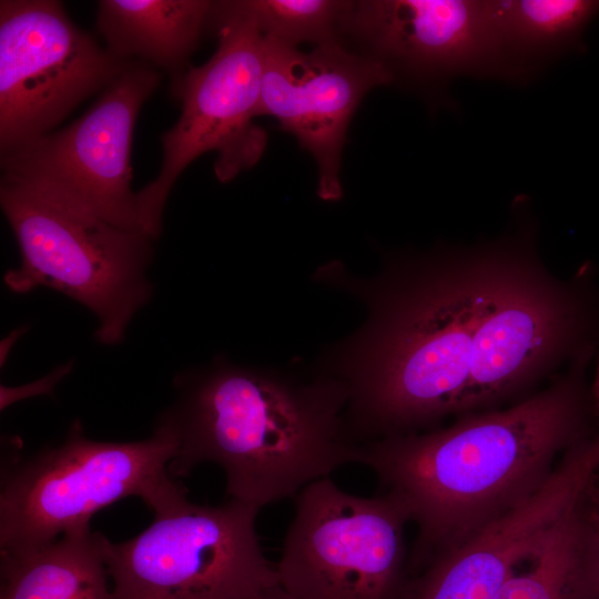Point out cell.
I'll return each instance as SVG.
<instances>
[{
  "instance_id": "obj_1",
  "label": "cell",
  "mask_w": 599,
  "mask_h": 599,
  "mask_svg": "<svg viewBox=\"0 0 599 599\" xmlns=\"http://www.w3.org/2000/svg\"><path fill=\"white\" fill-rule=\"evenodd\" d=\"M526 201L508 229L474 244L394 254L364 282L368 321L336 377L361 445L428 432L449 416L508 407L599 348V291L587 265L549 271Z\"/></svg>"
},
{
  "instance_id": "obj_2",
  "label": "cell",
  "mask_w": 599,
  "mask_h": 599,
  "mask_svg": "<svg viewBox=\"0 0 599 599\" xmlns=\"http://www.w3.org/2000/svg\"><path fill=\"white\" fill-rule=\"evenodd\" d=\"M596 353H582L547 387L508 407L363 445L362 464L376 475L379 493L399 500L417 527L412 579L524 504L567 451L599 433V404L587 379Z\"/></svg>"
},
{
  "instance_id": "obj_3",
  "label": "cell",
  "mask_w": 599,
  "mask_h": 599,
  "mask_svg": "<svg viewBox=\"0 0 599 599\" xmlns=\"http://www.w3.org/2000/svg\"><path fill=\"white\" fill-rule=\"evenodd\" d=\"M175 386V403L156 423L176 445L174 478L216 464L229 498L261 509L363 463L345 419L348 392L335 377L298 383L223 365L181 376Z\"/></svg>"
},
{
  "instance_id": "obj_4",
  "label": "cell",
  "mask_w": 599,
  "mask_h": 599,
  "mask_svg": "<svg viewBox=\"0 0 599 599\" xmlns=\"http://www.w3.org/2000/svg\"><path fill=\"white\" fill-rule=\"evenodd\" d=\"M175 450L159 426L143 440L99 441L73 424L59 446L2 469L0 551L31 549L89 527L98 510L125 497L141 498L154 517L182 508L186 491L169 471Z\"/></svg>"
},
{
  "instance_id": "obj_5",
  "label": "cell",
  "mask_w": 599,
  "mask_h": 599,
  "mask_svg": "<svg viewBox=\"0 0 599 599\" xmlns=\"http://www.w3.org/2000/svg\"><path fill=\"white\" fill-rule=\"evenodd\" d=\"M0 203L21 254L20 266L4 275L7 286L62 292L97 316L100 343H120L152 292L145 277L152 238L23 181L1 177Z\"/></svg>"
},
{
  "instance_id": "obj_6",
  "label": "cell",
  "mask_w": 599,
  "mask_h": 599,
  "mask_svg": "<svg viewBox=\"0 0 599 599\" xmlns=\"http://www.w3.org/2000/svg\"><path fill=\"white\" fill-rule=\"evenodd\" d=\"M211 23L219 45L203 65L175 77L172 92L181 115L162 136L163 161L152 182L136 193L142 232L152 240L162 227L167 195L179 175L201 154L214 151L216 177L227 182L263 155L267 135L258 116L264 35L237 1L214 3Z\"/></svg>"
},
{
  "instance_id": "obj_7",
  "label": "cell",
  "mask_w": 599,
  "mask_h": 599,
  "mask_svg": "<svg viewBox=\"0 0 599 599\" xmlns=\"http://www.w3.org/2000/svg\"><path fill=\"white\" fill-rule=\"evenodd\" d=\"M258 511L232 498L189 501L129 540L100 534L110 599H255L280 583L256 532Z\"/></svg>"
},
{
  "instance_id": "obj_8",
  "label": "cell",
  "mask_w": 599,
  "mask_h": 599,
  "mask_svg": "<svg viewBox=\"0 0 599 599\" xmlns=\"http://www.w3.org/2000/svg\"><path fill=\"white\" fill-rule=\"evenodd\" d=\"M408 522L388 494L361 497L331 477L313 481L294 497L278 582L294 599H409Z\"/></svg>"
},
{
  "instance_id": "obj_9",
  "label": "cell",
  "mask_w": 599,
  "mask_h": 599,
  "mask_svg": "<svg viewBox=\"0 0 599 599\" xmlns=\"http://www.w3.org/2000/svg\"><path fill=\"white\" fill-rule=\"evenodd\" d=\"M122 60L79 29L53 0L0 2V149L45 135L82 100L105 89Z\"/></svg>"
},
{
  "instance_id": "obj_10",
  "label": "cell",
  "mask_w": 599,
  "mask_h": 599,
  "mask_svg": "<svg viewBox=\"0 0 599 599\" xmlns=\"http://www.w3.org/2000/svg\"><path fill=\"white\" fill-rule=\"evenodd\" d=\"M160 74L128 61L99 100L67 128L1 156L2 177L45 187L110 224L142 233L131 146L143 102Z\"/></svg>"
},
{
  "instance_id": "obj_11",
  "label": "cell",
  "mask_w": 599,
  "mask_h": 599,
  "mask_svg": "<svg viewBox=\"0 0 599 599\" xmlns=\"http://www.w3.org/2000/svg\"><path fill=\"white\" fill-rule=\"evenodd\" d=\"M403 81L444 102L457 77L521 80L510 63L486 0L353 1L344 32Z\"/></svg>"
},
{
  "instance_id": "obj_12",
  "label": "cell",
  "mask_w": 599,
  "mask_h": 599,
  "mask_svg": "<svg viewBox=\"0 0 599 599\" xmlns=\"http://www.w3.org/2000/svg\"><path fill=\"white\" fill-rule=\"evenodd\" d=\"M264 70L258 116L275 118L317 165L318 195L342 196L341 163L346 132L363 98L374 88L394 83L388 69L341 41L309 52L264 37Z\"/></svg>"
},
{
  "instance_id": "obj_13",
  "label": "cell",
  "mask_w": 599,
  "mask_h": 599,
  "mask_svg": "<svg viewBox=\"0 0 599 599\" xmlns=\"http://www.w3.org/2000/svg\"><path fill=\"white\" fill-rule=\"evenodd\" d=\"M599 469V447L567 451L524 504L435 558L413 579L409 599H497L514 569L544 542Z\"/></svg>"
},
{
  "instance_id": "obj_14",
  "label": "cell",
  "mask_w": 599,
  "mask_h": 599,
  "mask_svg": "<svg viewBox=\"0 0 599 599\" xmlns=\"http://www.w3.org/2000/svg\"><path fill=\"white\" fill-rule=\"evenodd\" d=\"M214 3L205 0H102L98 28L106 49L125 60L139 57L174 72L199 44L211 23Z\"/></svg>"
},
{
  "instance_id": "obj_15",
  "label": "cell",
  "mask_w": 599,
  "mask_h": 599,
  "mask_svg": "<svg viewBox=\"0 0 599 599\" xmlns=\"http://www.w3.org/2000/svg\"><path fill=\"white\" fill-rule=\"evenodd\" d=\"M586 487L497 599H599V530Z\"/></svg>"
},
{
  "instance_id": "obj_16",
  "label": "cell",
  "mask_w": 599,
  "mask_h": 599,
  "mask_svg": "<svg viewBox=\"0 0 599 599\" xmlns=\"http://www.w3.org/2000/svg\"><path fill=\"white\" fill-rule=\"evenodd\" d=\"M99 535L89 526L39 547L1 552L0 599H110Z\"/></svg>"
},
{
  "instance_id": "obj_17",
  "label": "cell",
  "mask_w": 599,
  "mask_h": 599,
  "mask_svg": "<svg viewBox=\"0 0 599 599\" xmlns=\"http://www.w3.org/2000/svg\"><path fill=\"white\" fill-rule=\"evenodd\" d=\"M502 48L522 84L561 55L583 48L596 0H486Z\"/></svg>"
},
{
  "instance_id": "obj_18",
  "label": "cell",
  "mask_w": 599,
  "mask_h": 599,
  "mask_svg": "<svg viewBox=\"0 0 599 599\" xmlns=\"http://www.w3.org/2000/svg\"><path fill=\"white\" fill-rule=\"evenodd\" d=\"M261 33L297 48L303 42L316 45L339 41L353 1L337 0H242Z\"/></svg>"
},
{
  "instance_id": "obj_19",
  "label": "cell",
  "mask_w": 599,
  "mask_h": 599,
  "mask_svg": "<svg viewBox=\"0 0 599 599\" xmlns=\"http://www.w3.org/2000/svg\"><path fill=\"white\" fill-rule=\"evenodd\" d=\"M69 368L70 367L65 365L64 367L52 372L49 376L23 387L9 388L2 386L1 409L8 407L18 399L51 392L54 385L69 372Z\"/></svg>"
},
{
  "instance_id": "obj_20",
  "label": "cell",
  "mask_w": 599,
  "mask_h": 599,
  "mask_svg": "<svg viewBox=\"0 0 599 599\" xmlns=\"http://www.w3.org/2000/svg\"><path fill=\"white\" fill-rule=\"evenodd\" d=\"M591 511L599 530V471L595 473L586 487Z\"/></svg>"
},
{
  "instance_id": "obj_21",
  "label": "cell",
  "mask_w": 599,
  "mask_h": 599,
  "mask_svg": "<svg viewBox=\"0 0 599 599\" xmlns=\"http://www.w3.org/2000/svg\"><path fill=\"white\" fill-rule=\"evenodd\" d=\"M255 599H294V598L278 583L266 589L261 595H258Z\"/></svg>"
}]
</instances>
